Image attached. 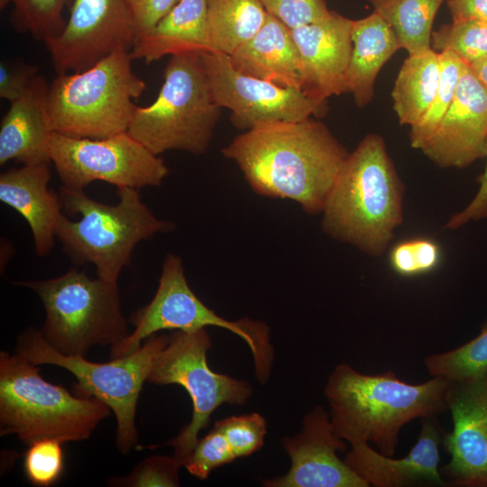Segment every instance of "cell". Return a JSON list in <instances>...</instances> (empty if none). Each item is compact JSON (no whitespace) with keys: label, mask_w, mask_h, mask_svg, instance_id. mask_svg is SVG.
<instances>
[{"label":"cell","mask_w":487,"mask_h":487,"mask_svg":"<svg viewBox=\"0 0 487 487\" xmlns=\"http://www.w3.org/2000/svg\"><path fill=\"white\" fill-rule=\"evenodd\" d=\"M222 152L257 194L296 201L310 215L322 213L349 155L326 125L312 117L256 125Z\"/></svg>","instance_id":"cell-1"},{"label":"cell","mask_w":487,"mask_h":487,"mask_svg":"<svg viewBox=\"0 0 487 487\" xmlns=\"http://www.w3.org/2000/svg\"><path fill=\"white\" fill-rule=\"evenodd\" d=\"M451 384L441 377L412 384L391 370L367 374L340 363L328 376L324 392L339 437L350 445L372 443L392 456L404 426L447 411Z\"/></svg>","instance_id":"cell-2"},{"label":"cell","mask_w":487,"mask_h":487,"mask_svg":"<svg viewBox=\"0 0 487 487\" xmlns=\"http://www.w3.org/2000/svg\"><path fill=\"white\" fill-rule=\"evenodd\" d=\"M405 187L383 138L367 134L349 153L322 211L330 237L379 257L403 222Z\"/></svg>","instance_id":"cell-3"},{"label":"cell","mask_w":487,"mask_h":487,"mask_svg":"<svg viewBox=\"0 0 487 487\" xmlns=\"http://www.w3.org/2000/svg\"><path fill=\"white\" fill-rule=\"evenodd\" d=\"M116 192L117 204L106 205L83 190L61 187L62 210L81 218L71 221L62 213L56 226V238L75 262H90L97 277L115 282L140 242L173 229L171 222L152 213L138 189L122 187Z\"/></svg>","instance_id":"cell-4"},{"label":"cell","mask_w":487,"mask_h":487,"mask_svg":"<svg viewBox=\"0 0 487 487\" xmlns=\"http://www.w3.org/2000/svg\"><path fill=\"white\" fill-rule=\"evenodd\" d=\"M111 409L95 398L72 395L45 381L39 365L15 353H0V435L23 443L84 441Z\"/></svg>","instance_id":"cell-5"},{"label":"cell","mask_w":487,"mask_h":487,"mask_svg":"<svg viewBox=\"0 0 487 487\" xmlns=\"http://www.w3.org/2000/svg\"><path fill=\"white\" fill-rule=\"evenodd\" d=\"M130 51L119 49L81 71L57 74L49 87L52 133L102 139L127 132L145 81L132 69Z\"/></svg>","instance_id":"cell-6"},{"label":"cell","mask_w":487,"mask_h":487,"mask_svg":"<svg viewBox=\"0 0 487 487\" xmlns=\"http://www.w3.org/2000/svg\"><path fill=\"white\" fill-rule=\"evenodd\" d=\"M221 107L214 100L200 53L170 56L153 103L136 106L128 133L156 155L204 153Z\"/></svg>","instance_id":"cell-7"},{"label":"cell","mask_w":487,"mask_h":487,"mask_svg":"<svg viewBox=\"0 0 487 487\" xmlns=\"http://www.w3.org/2000/svg\"><path fill=\"white\" fill-rule=\"evenodd\" d=\"M14 284L39 296L45 311L41 334L63 354L86 356L91 347L115 346L130 334L117 282L71 268L55 278Z\"/></svg>","instance_id":"cell-8"},{"label":"cell","mask_w":487,"mask_h":487,"mask_svg":"<svg viewBox=\"0 0 487 487\" xmlns=\"http://www.w3.org/2000/svg\"><path fill=\"white\" fill-rule=\"evenodd\" d=\"M169 335H152L135 352L100 363L85 356L66 355L51 346L40 330L30 326L20 333L15 353L33 364H51L66 369L77 380L75 395L95 398L106 404L117 422L116 445L128 455L137 445L135 414L142 385Z\"/></svg>","instance_id":"cell-9"},{"label":"cell","mask_w":487,"mask_h":487,"mask_svg":"<svg viewBox=\"0 0 487 487\" xmlns=\"http://www.w3.org/2000/svg\"><path fill=\"white\" fill-rule=\"evenodd\" d=\"M130 322L134 326L133 331L119 345L111 347V359L135 352L144 339L161 330L194 332L217 326L237 335L248 345L260 382L265 383L270 377L274 353L269 327L263 322L246 317L227 320L207 308L190 289L182 259L173 253H169L163 261L152 299L134 311Z\"/></svg>","instance_id":"cell-10"},{"label":"cell","mask_w":487,"mask_h":487,"mask_svg":"<svg viewBox=\"0 0 487 487\" xmlns=\"http://www.w3.org/2000/svg\"><path fill=\"white\" fill-rule=\"evenodd\" d=\"M211 338L205 328L194 332L175 330L157 356L147 377L150 383L179 384L189 394L192 418L178 436L168 441L173 457L184 466L212 413L223 404L244 405L253 393L246 381L236 380L210 369L207 354Z\"/></svg>","instance_id":"cell-11"},{"label":"cell","mask_w":487,"mask_h":487,"mask_svg":"<svg viewBox=\"0 0 487 487\" xmlns=\"http://www.w3.org/2000/svg\"><path fill=\"white\" fill-rule=\"evenodd\" d=\"M49 144L62 187L74 190L96 180L116 188L158 187L169 173L164 161L128 132L102 139L51 133Z\"/></svg>","instance_id":"cell-12"},{"label":"cell","mask_w":487,"mask_h":487,"mask_svg":"<svg viewBox=\"0 0 487 487\" xmlns=\"http://www.w3.org/2000/svg\"><path fill=\"white\" fill-rule=\"evenodd\" d=\"M201 55L214 100L221 108L231 111L232 122L240 129L302 121L320 116L325 111L326 102L301 89L281 87L240 71L229 55L214 51Z\"/></svg>","instance_id":"cell-13"},{"label":"cell","mask_w":487,"mask_h":487,"mask_svg":"<svg viewBox=\"0 0 487 487\" xmlns=\"http://www.w3.org/2000/svg\"><path fill=\"white\" fill-rule=\"evenodd\" d=\"M134 42L126 0H74L62 31L45 41L57 74L81 71Z\"/></svg>","instance_id":"cell-14"},{"label":"cell","mask_w":487,"mask_h":487,"mask_svg":"<svg viewBox=\"0 0 487 487\" xmlns=\"http://www.w3.org/2000/svg\"><path fill=\"white\" fill-rule=\"evenodd\" d=\"M447 408L453 427L442 445L450 455L441 470L446 484L487 487V373L452 381Z\"/></svg>","instance_id":"cell-15"},{"label":"cell","mask_w":487,"mask_h":487,"mask_svg":"<svg viewBox=\"0 0 487 487\" xmlns=\"http://www.w3.org/2000/svg\"><path fill=\"white\" fill-rule=\"evenodd\" d=\"M291 465L281 476L267 480L269 487H369L337 453L347 448L331 423L329 412L316 406L302 421V429L281 441Z\"/></svg>","instance_id":"cell-16"},{"label":"cell","mask_w":487,"mask_h":487,"mask_svg":"<svg viewBox=\"0 0 487 487\" xmlns=\"http://www.w3.org/2000/svg\"><path fill=\"white\" fill-rule=\"evenodd\" d=\"M487 142V89L468 65L436 131L421 150L440 168H465L484 157Z\"/></svg>","instance_id":"cell-17"},{"label":"cell","mask_w":487,"mask_h":487,"mask_svg":"<svg viewBox=\"0 0 487 487\" xmlns=\"http://www.w3.org/2000/svg\"><path fill=\"white\" fill-rule=\"evenodd\" d=\"M353 21L332 11L325 19L291 30L300 60L302 90L309 96L326 102L347 93Z\"/></svg>","instance_id":"cell-18"},{"label":"cell","mask_w":487,"mask_h":487,"mask_svg":"<svg viewBox=\"0 0 487 487\" xmlns=\"http://www.w3.org/2000/svg\"><path fill=\"white\" fill-rule=\"evenodd\" d=\"M445 431L436 417L421 419L411 450L401 458L381 454L368 443L351 445L345 462L368 486L404 487L420 483L445 486L439 471Z\"/></svg>","instance_id":"cell-19"},{"label":"cell","mask_w":487,"mask_h":487,"mask_svg":"<svg viewBox=\"0 0 487 487\" xmlns=\"http://www.w3.org/2000/svg\"><path fill=\"white\" fill-rule=\"evenodd\" d=\"M49 164L23 165L0 174V200L28 223L35 253L44 257L54 246L62 207L59 194L49 188Z\"/></svg>","instance_id":"cell-20"},{"label":"cell","mask_w":487,"mask_h":487,"mask_svg":"<svg viewBox=\"0 0 487 487\" xmlns=\"http://www.w3.org/2000/svg\"><path fill=\"white\" fill-rule=\"evenodd\" d=\"M50 85L37 75L28 90L10 108L0 124V165L15 161L23 165L51 163L47 113Z\"/></svg>","instance_id":"cell-21"},{"label":"cell","mask_w":487,"mask_h":487,"mask_svg":"<svg viewBox=\"0 0 487 487\" xmlns=\"http://www.w3.org/2000/svg\"><path fill=\"white\" fill-rule=\"evenodd\" d=\"M229 57L247 75L302 90L300 60L291 30L269 14L257 33Z\"/></svg>","instance_id":"cell-22"},{"label":"cell","mask_w":487,"mask_h":487,"mask_svg":"<svg viewBox=\"0 0 487 487\" xmlns=\"http://www.w3.org/2000/svg\"><path fill=\"white\" fill-rule=\"evenodd\" d=\"M207 0H179L146 35L137 40L130 54L146 63L180 53L210 52Z\"/></svg>","instance_id":"cell-23"},{"label":"cell","mask_w":487,"mask_h":487,"mask_svg":"<svg viewBox=\"0 0 487 487\" xmlns=\"http://www.w3.org/2000/svg\"><path fill=\"white\" fill-rule=\"evenodd\" d=\"M352 41L346 90L352 94L355 104L363 107L373 97L380 70L401 46L392 28L375 11L353 21Z\"/></svg>","instance_id":"cell-24"},{"label":"cell","mask_w":487,"mask_h":487,"mask_svg":"<svg viewBox=\"0 0 487 487\" xmlns=\"http://www.w3.org/2000/svg\"><path fill=\"white\" fill-rule=\"evenodd\" d=\"M440 73L439 53L432 48L405 60L391 92L400 124L410 127L425 115L437 92Z\"/></svg>","instance_id":"cell-25"},{"label":"cell","mask_w":487,"mask_h":487,"mask_svg":"<svg viewBox=\"0 0 487 487\" xmlns=\"http://www.w3.org/2000/svg\"><path fill=\"white\" fill-rule=\"evenodd\" d=\"M267 14L260 0H207L211 51L230 56L257 33Z\"/></svg>","instance_id":"cell-26"},{"label":"cell","mask_w":487,"mask_h":487,"mask_svg":"<svg viewBox=\"0 0 487 487\" xmlns=\"http://www.w3.org/2000/svg\"><path fill=\"white\" fill-rule=\"evenodd\" d=\"M444 1L368 0L392 28L409 55L431 48L433 23Z\"/></svg>","instance_id":"cell-27"},{"label":"cell","mask_w":487,"mask_h":487,"mask_svg":"<svg viewBox=\"0 0 487 487\" xmlns=\"http://www.w3.org/2000/svg\"><path fill=\"white\" fill-rule=\"evenodd\" d=\"M424 365L431 377L462 381L487 373V323L467 343L452 350L427 355Z\"/></svg>","instance_id":"cell-28"},{"label":"cell","mask_w":487,"mask_h":487,"mask_svg":"<svg viewBox=\"0 0 487 487\" xmlns=\"http://www.w3.org/2000/svg\"><path fill=\"white\" fill-rule=\"evenodd\" d=\"M441 73L436 96L421 119L410 126V145L422 150L436 131L455 94L460 78L467 64L450 51L438 52Z\"/></svg>","instance_id":"cell-29"},{"label":"cell","mask_w":487,"mask_h":487,"mask_svg":"<svg viewBox=\"0 0 487 487\" xmlns=\"http://www.w3.org/2000/svg\"><path fill=\"white\" fill-rule=\"evenodd\" d=\"M431 48L436 52L450 51L467 65L486 58L487 23L452 20L433 31Z\"/></svg>","instance_id":"cell-30"},{"label":"cell","mask_w":487,"mask_h":487,"mask_svg":"<svg viewBox=\"0 0 487 487\" xmlns=\"http://www.w3.org/2000/svg\"><path fill=\"white\" fill-rule=\"evenodd\" d=\"M69 0H0L1 8L13 5L14 24L44 42L56 37L66 24L63 11Z\"/></svg>","instance_id":"cell-31"},{"label":"cell","mask_w":487,"mask_h":487,"mask_svg":"<svg viewBox=\"0 0 487 487\" xmlns=\"http://www.w3.org/2000/svg\"><path fill=\"white\" fill-rule=\"evenodd\" d=\"M442 260V249L434 239L425 236L397 243L390 251L389 262L402 277H416L436 270Z\"/></svg>","instance_id":"cell-32"},{"label":"cell","mask_w":487,"mask_h":487,"mask_svg":"<svg viewBox=\"0 0 487 487\" xmlns=\"http://www.w3.org/2000/svg\"><path fill=\"white\" fill-rule=\"evenodd\" d=\"M62 442L41 439L29 446L24 453L23 471L35 486L48 487L59 481L64 470Z\"/></svg>","instance_id":"cell-33"},{"label":"cell","mask_w":487,"mask_h":487,"mask_svg":"<svg viewBox=\"0 0 487 487\" xmlns=\"http://www.w3.org/2000/svg\"><path fill=\"white\" fill-rule=\"evenodd\" d=\"M230 445L236 458L258 451L264 443L266 421L258 413L232 416L215 423Z\"/></svg>","instance_id":"cell-34"},{"label":"cell","mask_w":487,"mask_h":487,"mask_svg":"<svg viewBox=\"0 0 487 487\" xmlns=\"http://www.w3.org/2000/svg\"><path fill=\"white\" fill-rule=\"evenodd\" d=\"M179 467L181 465L173 455L151 456L140 462L129 474L111 478L109 484L131 487L179 486Z\"/></svg>","instance_id":"cell-35"},{"label":"cell","mask_w":487,"mask_h":487,"mask_svg":"<svg viewBox=\"0 0 487 487\" xmlns=\"http://www.w3.org/2000/svg\"><path fill=\"white\" fill-rule=\"evenodd\" d=\"M236 459L223 433L214 428L198 440L184 466L194 477L204 480L216 468Z\"/></svg>","instance_id":"cell-36"},{"label":"cell","mask_w":487,"mask_h":487,"mask_svg":"<svg viewBox=\"0 0 487 487\" xmlns=\"http://www.w3.org/2000/svg\"><path fill=\"white\" fill-rule=\"evenodd\" d=\"M266 12L290 30L326 18L325 0H260Z\"/></svg>","instance_id":"cell-37"},{"label":"cell","mask_w":487,"mask_h":487,"mask_svg":"<svg viewBox=\"0 0 487 487\" xmlns=\"http://www.w3.org/2000/svg\"><path fill=\"white\" fill-rule=\"evenodd\" d=\"M38 75V68L19 58L0 62V97L10 103L20 98Z\"/></svg>","instance_id":"cell-38"},{"label":"cell","mask_w":487,"mask_h":487,"mask_svg":"<svg viewBox=\"0 0 487 487\" xmlns=\"http://www.w3.org/2000/svg\"><path fill=\"white\" fill-rule=\"evenodd\" d=\"M179 1L126 0L134 35V42L149 33L170 12Z\"/></svg>","instance_id":"cell-39"},{"label":"cell","mask_w":487,"mask_h":487,"mask_svg":"<svg viewBox=\"0 0 487 487\" xmlns=\"http://www.w3.org/2000/svg\"><path fill=\"white\" fill-rule=\"evenodd\" d=\"M484 158L486 159L485 168L478 178L479 188L477 192L463 210L450 217L446 224V228L455 230L471 221L487 218V142Z\"/></svg>","instance_id":"cell-40"},{"label":"cell","mask_w":487,"mask_h":487,"mask_svg":"<svg viewBox=\"0 0 487 487\" xmlns=\"http://www.w3.org/2000/svg\"><path fill=\"white\" fill-rule=\"evenodd\" d=\"M452 20H476L487 23V0H447Z\"/></svg>","instance_id":"cell-41"},{"label":"cell","mask_w":487,"mask_h":487,"mask_svg":"<svg viewBox=\"0 0 487 487\" xmlns=\"http://www.w3.org/2000/svg\"><path fill=\"white\" fill-rule=\"evenodd\" d=\"M468 67L487 89V57L468 65Z\"/></svg>","instance_id":"cell-42"}]
</instances>
